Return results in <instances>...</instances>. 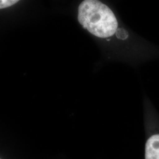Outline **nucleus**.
Wrapping results in <instances>:
<instances>
[{"label": "nucleus", "instance_id": "f257e3e1", "mask_svg": "<svg viewBox=\"0 0 159 159\" xmlns=\"http://www.w3.org/2000/svg\"><path fill=\"white\" fill-rule=\"evenodd\" d=\"M78 20L80 24L91 34L100 38L113 35L118 23L110 8L96 0H85L79 7Z\"/></svg>", "mask_w": 159, "mask_h": 159}, {"label": "nucleus", "instance_id": "f03ea898", "mask_svg": "<svg viewBox=\"0 0 159 159\" xmlns=\"http://www.w3.org/2000/svg\"><path fill=\"white\" fill-rule=\"evenodd\" d=\"M145 159H159V134L150 137L146 143Z\"/></svg>", "mask_w": 159, "mask_h": 159}, {"label": "nucleus", "instance_id": "7ed1b4c3", "mask_svg": "<svg viewBox=\"0 0 159 159\" xmlns=\"http://www.w3.org/2000/svg\"><path fill=\"white\" fill-rule=\"evenodd\" d=\"M18 1L17 0H1L0 1V8L2 9L10 6H13L16 4Z\"/></svg>", "mask_w": 159, "mask_h": 159}, {"label": "nucleus", "instance_id": "20e7f679", "mask_svg": "<svg viewBox=\"0 0 159 159\" xmlns=\"http://www.w3.org/2000/svg\"><path fill=\"white\" fill-rule=\"evenodd\" d=\"M116 36L118 39H121V40H125L128 37V33L127 32L122 29H119L116 31Z\"/></svg>", "mask_w": 159, "mask_h": 159}]
</instances>
